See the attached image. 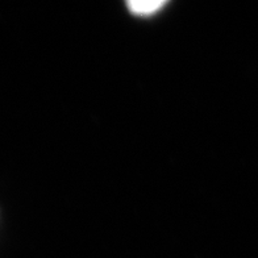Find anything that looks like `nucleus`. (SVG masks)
<instances>
[{
    "mask_svg": "<svg viewBox=\"0 0 258 258\" xmlns=\"http://www.w3.org/2000/svg\"><path fill=\"white\" fill-rule=\"evenodd\" d=\"M165 4L166 2H161V0H137V2H129L128 8L132 14L139 15V16H148L160 11Z\"/></svg>",
    "mask_w": 258,
    "mask_h": 258,
    "instance_id": "nucleus-1",
    "label": "nucleus"
}]
</instances>
